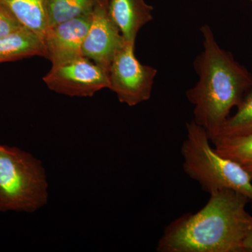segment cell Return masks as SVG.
Wrapping results in <instances>:
<instances>
[{"mask_svg": "<svg viewBox=\"0 0 252 252\" xmlns=\"http://www.w3.org/2000/svg\"><path fill=\"white\" fill-rule=\"evenodd\" d=\"M92 14L60 23L50 28L44 37L46 59L52 66L83 57L82 46L92 21Z\"/></svg>", "mask_w": 252, "mask_h": 252, "instance_id": "8", "label": "cell"}, {"mask_svg": "<svg viewBox=\"0 0 252 252\" xmlns=\"http://www.w3.org/2000/svg\"><path fill=\"white\" fill-rule=\"evenodd\" d=\"M43 80L51 91L70 97H92L109 88L108 72L84 57L52 66Z\"/></svg>", "mask_w": 252, "mask_h": 252, "instance_id": "6", "label": "cell"}, {"mask_svg": "<svg viewBox=\"0 0 252 252\" xmlns=\"http://www.w3.org/2000/svg\"><path fill=\"white\" fill-rule=\"evenodd\" d=\"M23 28L9 10L0 4V37Z\"/></svg>", "mask_w": 252, "mask_h": 252, "instance_id": "15", "label": "cell"}, {"mask_svg": "<svg viewBox=\"0 0 252 252\" xmlns=\"http://www.w3.org/2000/svg\"><path fill=\"white\" fill-rule=\"evenodd\" d=\"M237 107L236 113L227 119L215 139L252 133V88Z\"/></svg>", "mask_w": 252, "mask_h": 252, "instance_id": "14", "label": "cell"}, {"mask_svg": "<svg viewBox=\"0 0 252 252\" xmlns=\"http://www.w3.org/2000/svg\"><path fill=\"white\" fill-rule=\"evenodd\" d=\"M135 42H127L115 56L108 70L109 88L119 102L134 107L152 96L156 68L142 64L136 58Z\"/></svg>", "mask_w": 252, "mask_h": 252, "instance_id": "5", "label": "cell"}, {"mask_svg": "<svg viewBox=\"0 0 252 252\" xmlns=\"http://www.w3.org/2000/svg\"><path fill=\"white\" fill-rule=\"evenodd\" d=\"M108 10L127 42H135L139 31L153 19V6L145 0H108Z\"/></svg>", "mask_w": 252, "mask_h": 252, "instance_id": "9", "label": "cell"}, {"mask_svg": "<svg viewBox=\"0 0 252 252\" xmlns=\"http://www.w3.org/2000/svg\"><path fill=\"white\" fill-rule=\"evenodd\" d=\"M49 182L40 160L0 144V211L32 213L49 201Z\"/></svg>", "mask_w": 252, "mask_h": 252, "instance_id": "4", "label": "cell"}, {"mask_svg": "<svg viewBox=\"0 0 252 252\" xmlns=\"http://www.w3.org/2000/svg\"><path fill=\"white\" fill-rule=\"evenodd\" d=\"M196 213L185 214L170 223L158 243V252H243L252 228L248 198L230 189L210 194Z\"/></svg>", "mask_w": 252, "mask_h": 252, "instance_id": "1", "label": "cell"}, {"mask_svg": "<svg viewBox=\"0 0 252 252\" xmlns=\"http://www.w3.org/2000/svg\"><path fill=\"white\" fill-rule=\"evenodd\" d=\"M203 51L195 58L198 81L186 92L193 105V120L210 140L220 133L231 109L238 107L252 88V77L230 53L221 49L208 25L202 26Z\"/></svg>", "mask_w": 252, "mask_h": 252, "instance_id": "2", "label": "cell"}, {"mask_svg": "<svg viewBox=\"0 0 252 252\" xmlns=\"http://www.w3.org/2000/svg\"></svg>", "mask_w": 252, "mask_h": 252, "instance_id": "18", "label": "cell"}, {"mask_svg": "<svg viewBox=\"0 0 252 252\" xmlns=\"http://www.w3.org/2000/svg\"><path fill=\"white\" fill-rule=\"evenodd\" d=\"M211 142L215 151L222 157L241 165L252 161V133L217 137Z\"/></svg>", "mask_w": 252, "mask_h": 252, "instance_id": "13", "label": "cell"}, {"mask_svg": "<svg viewBox=\"0 0 252 252\" xmlns=\"http://www.w3.org/2000/svg\"><path fill=\"white\" fill-rule=\"evenodd\" d=\"M206 131L193 120L187 124L182 144L184 171L209 194L230 189L248 198L252 207V179L245 167L222 157L211 146Z\"/></svg>", "mask_w": 252, "mask_h": 252, "instance_id": "3", "label": "cell"}, {"mask_svg": "<svg viewBox=\"0 0 252 252\" xmlns=\"http://www.w3.org/2000/svg\"><path fill=\"white\" fill-rule=\"evenodd\" d=\"M46 57L44 39L26 28L0 37V63L31 57Z\"/></svg>", "mask_w": 252, "mask_h": 252, "instance_id": "10", "label": "cell"}, {"mask_svg": "<svg viewBox=\"0 0 252 252\" xmlns=\"http://www.w3.org/2000/svg\"><path fill=\"white\" fill-rule=\"evenodd\" d=\"M126 43L109 14L108 0H102L93 11L90 27L83 43V57L108 72L113 60Z\"/></svg>", "mask_w": 252, "mask_h": 252, "instance_id": "7", "label": "cell"}, {"mask_svg": "<svg viewBox=\"0 0 252 252\" xmlns=\"http://www.w3.org/2000/svg\"><path fill=\"white\" fill-rule=\"evenodd\" d=\"M101 1L102 0H49L48 16L50 28L69 20L91 14Z\"/></svg>", "mask_w": 252, "mask_h": 252, "instance_id": "12", "label": "cell"}, {"mask_svg": "<svg viewBox=\"0 0 252 252\" xmlns=\"http://www.w3.org/2000/svg\"><path fill=\"white\" fill-rule=\"evenodd\" d=\"M49 0H0L23 28L34 32L42 39L50 26L48 16Z\"/></svg>", "mask_w": 252, "mask_h": 252, "instance_id": "11", "label": "cell"}, {"mask_svg": "<svg viewBox=\"0 0 252 252\" xmlns=\"http://www.w3.org/2000/svg\"><path fill=\"white\" fill-rule=\"evenodd\" d=\"M243 252H252V228L248 232L243 243Z\"/></svg>", "mask_w": 252, "mask_h": 252, "instance_id": "16", "label": "cell"}, {"mask_svg": "<svg viewBox=\"0 0 252 252\" xmlns=\"http://www.w3.org/2000/svg\"><path fill=\"white\" fill-rule=\"evenodd\" d=\"M242 165L245 167V170L250 174V177L252 179V161L247 162V163L243 164Z\"/></svg>", "mask_w": 252, "mask_h": 252, "instance_id": "17", "label": "cell"}]
</instances>
